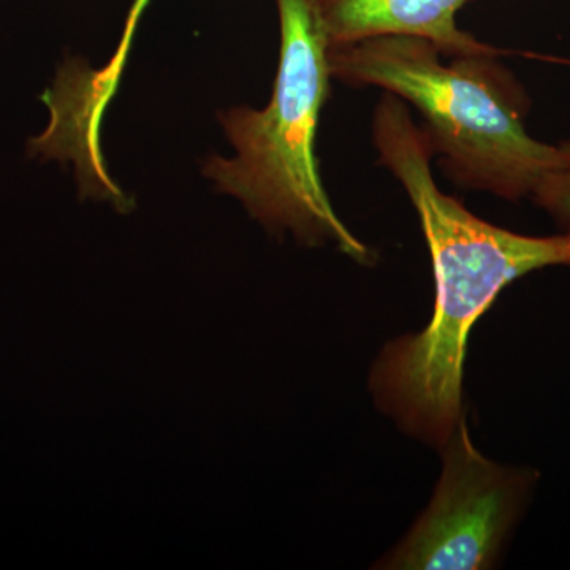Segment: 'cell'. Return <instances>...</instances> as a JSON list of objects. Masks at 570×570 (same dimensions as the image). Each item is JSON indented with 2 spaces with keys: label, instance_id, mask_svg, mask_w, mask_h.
Instances as JSON below:
<instances>
[{
  "label": "cell",
  "instance_id": "cell-1",
  "mask_svg": "<svg viewBox=\"0 0 570 570\" xmlns=\"http://www.w3.org/2000/svg\"><path fill=\"white\" fill-rule=\"evenodd\" d=\"M382 165L417 209L433 261L436 303L430 325L381 352L370 390L409 436L442 449L459 425L463 365L472 326L513 281L547 266H570V230L528 236L479 219L439 190L426 135L403 100L385 94L373 122Z\"/></svg>",
  "mask_w": 570,
  "mask_h": 570
},
{
  "label": "cell",
  "instance_id": "cell-2",
  "mask_svg": "<svg viewBox=\"0 0 570 570\" xmlns=\"http://www.w3.org/2000/svg\"><path fill=\"white\" fill-rule=\"evenodd\" d=\"M441 58L433 41L412 36L328 47L333 78L377 86L422 112L431 151L460 186L519 202L570 167V141L553 145L528 134L530 97L497 55Z\"/></svg>",
  "mask_w": 570,
  "mask_h": 570
},
{
  "label": "cell",
  "instance_id": "cell-3",
  "mask_svg": "<svg viewBox=\"0 0 570 570\" xmlns=\"http://www.w3.org/2000/svg\"><path fill=\"white\" fill-rule=\"evenodd\" d=\"M277 9L283 39L272 102L223 115L236 154L209 157L204 174L269 227L291 228L306 243H335L371 265L374 254L337 217L318 168V119L332 78L328 39L311 0H277Z\"/></svg>",
  "mask_w": 570,
  "mask_h": 570
},
{
  "label": "cell",
  "instance_id": "cell-4",
  "mask_svg": "<svg viewBox=\"0 0 570 570\" xmlns=\"http://www.w3.org/2000/svg\"><path fill=\"white\" fill-rule=\"evenodd\" d=\"M442 450V475L430 505L382 569H491L519 520L534 485L531 471L485 459L464 417Z\"/></svg>",
  "mask_w": 570,
  "mask_h": 570
},
{
  "label": "cell",
  "instance_id": "cell-5",
  "mask_svg": "<svg viewBox=\"0 0 570 570\" xmlns=\"http://www.w3.org/2000/svg\"><path fill=\"white\" fill-rule=\"evenodd\" d=\"M330 47L377 36H412L433 41L448 58L497 55L456 24L466 0H311Z\"/></svg>",
  "mask_w": 570,
  "mask_h": 570
},
{
  "label": "cell",
  "instance_id": "cell-6",
  "mask_svg": "<svg viewBox=\"0 0 570 570\" xmlns=\"http://www.w3.org/2000/svg\"><path fill=\"white\" fill-rule=\"evenodd\" d=\"M149 2L151 0H134V6L130 7L126 24H124L122 37L119 40L118 48H116L110 62L102 70L89 69L85 63L78 67L77 73H75V88H77L82 104L91 108V110L105 112L116 91H118L124 66L127 63L130 47H132L135 29H137L142 11H145Z\"/></svg>",
  "mask_w": 570,
  "mask_h": 570
},
{
  "label": "cell",
  "instance_id": "cell-7",
  "mask_svg": "<svg viewBox=\"0 0 570 570\" xmlns=\"http://www.w3.org/2000/svg\"><path fill=\"white\" fill-rule=\"evenodd\" d=\"M531 200L549 213L561 228L570 230V167L542 179Z\"/></svg>",
  "mask_w": 570,
  "mask_h": 570
}]
</instances>
